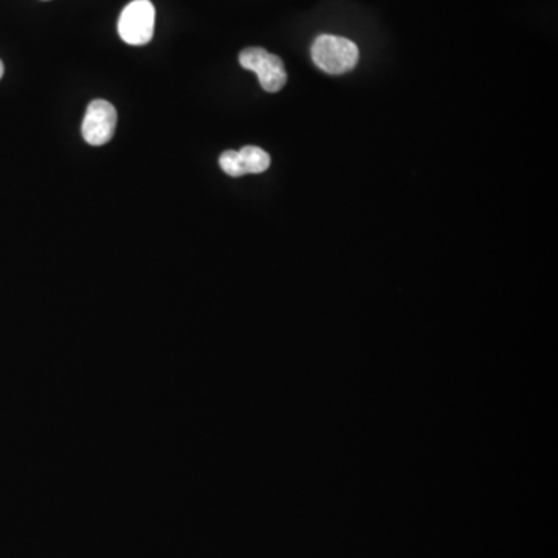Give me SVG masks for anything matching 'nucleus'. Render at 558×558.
<instances>
[{
  "mask_svg": "<svg viewBox=\"0 0 558 558\" xmlns=\"http://www.w3.org/2000/svg\"><path fill=\"white\" fill-rule=\"evenodd\" d=\"M315 66L329 75H343L354 69L359 62V47L341 36L321 35L312 44Z\"/></svg>",
  "mask_w": 558,
  "mask_h": 558,
  "instance_id": "obj_1",
  "label": "nucleus"
},
{
  "mask_svg": "<svg viewBox=\"0 0 558 558\" xmlns=\"http://www.w3.org/2000/svg\"><path fill=\"white\" fill-rule=\"evenodd\" d=\"M155 8L149 0H134L118 19V35L129 45H146L154 36Z\"/></svg>",
  "mask_w": 558,
  "mask_h": 558,
  "instance_id": "obj_2",
  "label": "nucleus"
},
{
  "mask_svg": "<svg viewBox=\"0 0 558 558\" xmlns=\"http://www.w3.org/2000/svg\"><path fill=\"white\" fill-rule=\"evenodd\" d=\"M239 62L244 69L252 70L258 75L259 84L266 92H279L286 86V67L279 56L272 55L261 47H250L242 50Z\"/></svg>",
  "mask_w": 558,
  "mask_h": 558,
  "instance_id": "obj_3",
  "label": "nucleus"
},
{
  "mask_svg": "<svg viewBox=\"0 0 558 558\" xmlns=\"http://www.w3.org/2000/svg\"><path fill=\"white\" fill-rule=\"evenodd\" d=\"M117 129V111L109 101L95 100L87 106L83 120V137L90 146L111 142Z\"/></svg>",
  "mask_w": 558,
  "mask_h": 558,
  "instance_id": "obj_4",
  "label": "nucleus"
},
{
  "mask_svg": "<svg viewBox=\"0 0 558 558\" xmlns=\"http://www.w3.org/2000/svg\"><path fill=\"white\" fill-rule=\"evenodd\" d=\"M219 165L230 177L261 174L269 169L270 155L258 146H244L241 151H225Z\"/></svg>",
  "mask_w": 558,
  "mask_h": 558,
  "instance_id": "obj_5",
  "label": "nucleus"
},
{
  "mask_svg": "<svg viewBox=\"0 0 558 558\" xmlns=\"http://www.w3.org/2000/svg\"><path fill=\"white\" fill-rule=\"evenodd\" d=\"M4 62L0 61V80H2V76H4Z\"/></svg>",
  "mask_w": 558,
  "mask_h": 558,
  "instance_id": "obj_6",
  "label": "nucleus"
}]
</instances>
